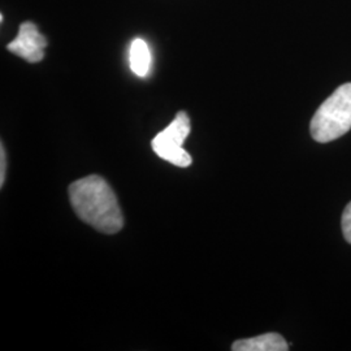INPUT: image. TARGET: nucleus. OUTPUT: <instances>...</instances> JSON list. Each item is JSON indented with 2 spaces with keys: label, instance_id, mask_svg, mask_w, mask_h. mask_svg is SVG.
<instances>
[{
  "label": "nucleus",
  "instance_id": "f257e3e1",
  "mask_svg": "<svg viewBox=\"0 0 351 351\" xmlns=\"http://www.w3.org/2000/svg\"><path fill=\"white\" fill-rule=\"evenodd\" d=\"M75 215L104 234H114L124 226V216L116 194L101 176L80 178L68 189Z\"/></svg>",
  "mask_w": 351,
  "mask_h": 351
},
{
  "label": "nucleus",
  "instance_id": "f03ea898",
  "mask_svg": "<svg viewBox=\"0 0 351 351\" xmlns=\"http://www.w3.org/2000/svg\"><path fill=\"white\" fill-rule=\"evenodd\" d=\"M351 129V84H343L326 99L311 120V136L320 143L345 136Z\"/></svg>",
  "mask_w": 351,
  "mask_h": 351
},
{
  "label": "nucleus",
  "instance_id": "7ed1b4c3",
  "mask_svg": "<svg viewBox=\"0 0 351 351\" xmlns=\"http://www.w3.org/2000/svg\"><path fill=\"white\" fill-rule=\"evenodd\" d=\"M191 124L188 113L180 111L175 120L151 141L154 152L165 162L180 168H188L193 163L191 156L184 150V142L190 134Z\"/></svg>",
  "mask_w": 351,
  "mask_h": 351
},
{
  "label": "nucleus",
  "instance_id": "20e7f679",
  "mask_svg": "<svg viewBox=\"0 0 351 351\" xmlns=\"http://www.w3.org/2000/svg\"><path fill=\"white\" fill-rule=\"evenodd\" d=\"M47 39L43 37L38 26L30 21L23 23L19 27V34L7 45V50L13 55L23 58L27 63H39L45 58Z\"/></svg>",
  "mask_w": 351,
  "mask_h": 351
},
{
  "label": "nucleus",
  "instance_id": "39448f33",
  "mask_svg": "<svg viewBox=\"0 0 351 351\" xmlns=\"http://www.w3.org/2000/svg\"><path fill=\"white\" fill-rule=\"evenodd\" d=\"M233 351H287L288 343L278 333H265L252 339H239L232 345Z\"/></svg>",
  "mask_w": 351,
  "mask_h": 351
},
{
  "label": "nucleus",
  "instance_id": "423d86ee",
  "mask_svg": "<svg viewBox=\"0 0 351 351\" xmlns=\"http://www.w3.org/2000/svg\"><path fill=\"white\" fill-rule=\"evenodd\" d=\"M152 56H151L149 45L141 39L136 38L129 49V65L132 72L138 77H146L150 73Z\"/></svg>",
  "mask_w": 351,
  "mask_h": 351
},
{
  "label": "nucleus",
  "instance_id": "0eeeda50",
  "mask_svg": "<svg viewBox=\"0 0 351 351\" xmlns=\"http://www.w3.org/2000/svg\"><path fill=\"white\" fill-rule=\"evenodd\" d=\"M342 232L346 241L351 243V202L342 213Z\"/></svg>",
  "mask_w": 351,
  "mask_h": 351
},
{
  "label": "nucleus",
  "instance_id": "6e6552de",
  "mask_svg": "<svg viewBox=\"0 0 351 351\" xmlns=\"http://www.w3.org/2000/svg\"><path fill=\"white\" fill-rule=\"evenodd\" d=\"M5 172H7V155H5L4 145L1 143V146H0V186L1 188L4 186Z\"/></svg>",
  "mask_w": 351,
  "mask_h": 351
}]
</instances>
